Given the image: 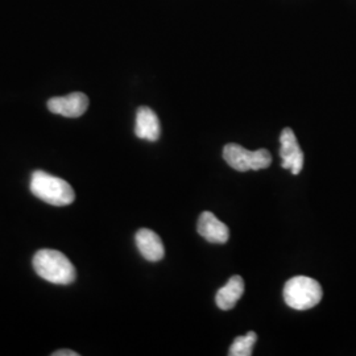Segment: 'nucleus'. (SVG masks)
Listing matches in <instances>:
<instances>
[{
    "label": "nucleus",
    "mask_w": 356,
    "mask_h": 356,
    "mask_svg": "<svg viewBox=\"0 0 356 356\" xmlns=\"http://www.w3.org/2000/svg\"><path fill=\"white\" fill-rule=\"evenodd\" d=\"M33 269L44 280L57 285H69L76 281V268L63 252L41 250L33 256Z\"/></svg>",
    "instance_id": "nucleus-1"
},
{
    "label": "nucleus",
    "mask_w": 356,
    "mask_h": 356,
    "mask_svg": "<svg viewBox=\"0 0 356 356\" xmlns=\"http://www.w3.org/2000/svg\"><path fill=\"white\" fill-rule=\"evenodd\" d=\"M29 188L38 200L53 206H67L76 200V193L69 182L42 170L32 175Z\"/></svg>",
    "instance_id": "nucleus-2"
},
{
    "label": "nucleus",
    "mask_w": 356,
    "mask_h": 356,
    "mask_svg": "<svg viewBox=\"0 0 356 356\" xmlns=\"http://www.w3.org/2000/svg\"><path fill=\"white\" fill-rule=\"evenodd\" d=\"M322 296L321 284L307 276L292 277L284 286L285 304L294 310H307L318 305Z\"/></svg>",
    "instance_id": "nucleus-3"
},
{
    "label": "nucleus",
    "mask_w": 356,
    "mask_h": 356,
    "mask_svg": "<svg viewBox=\"0 0 356 356\" xmlns=\"http://www.w3.org/2000/svg\"><path fill=\"white\" fill-rule=\"evenodd\" d=\"M223 157L231 168L238 172L260 170L272 164V156L267 149L261 148L257 151H248L239 144H227L223 148Z\"/></svg>",
    "instance_id": "nucleus-4"
},
{
    "label": "nucleus",
    "mask_w": 356,
    "mask_h": 356,
    "mask_svg": "<svg viewBox=\"0 0 356 356\" xmlns=\"http://www.w3.org/2000/svg\"><path fill=\"white\" fill-rule=\"evenodd\" d=\"M281 166L284 169H291L293 175H300L304 168V152L297 141L292 128L282 129L280 135Z\"/></svg>",
    "instance_id": "nucleus-5"
},
{
    "label": "nucleus",
    "mask_w": 356,
    "mask_h": 356,
    "mask_svg": "<svg viewBox=\"0 0 356 356\" xmlns=\"http://www.w3.org/2000/svg\"><path fill=\"white\" fill-rule=\"evenodd\" d=\"M89 98L83 92H72L66 97H56L48 101V108L53 114L65 118H79L86 113Z\"/></svg>",
    "instance_id": "nucleus-6"
},
{
    "label": "nucleus",
    "mask_w": 356,
    "mask_h": 356,
    "mask_svg": "<svg viewBox=\"0 0 356 356\" xmlns=\"http://www.w3.org/2000/svg\"><path fill=\"white\" fill-rule=\"evenodd\" d=\"M197 229L198 234L209 243L225 244L229 241V227L210 211H204L200 216Z\"/></svg>",
    "instance_id": "nucleus-7"
},
{
    "label": "nucleus",
    "mask_w": 356,
    "mask_h": 356,
    "mask_svg": "<svg viewBox=\"0 0 356 356\" xmlns=\"http://www.w3.org/2000/svg\"><path fill=\"white\" fill-rule=\"evenodd\" d=\"M135 241H136L138 250L140 251L143 257L147 259L148 261H160L164 257L165 248H164L163 241L152 229H139L136 232Z\"/></svg>",
    "instance_id": "nucleus-8"
},
{
    "label": "nucleus",
    "mask_w": 356,
    "mask_h": 356,
    "mask_svg": "<svg viewBox=\"0 0 356 356\" xmlns=\"http://www.w3.org/2000/svg\"><path fill=\"white\" fill-rule=\"evenodd\" d=\"M135 134L139 139L148 141L159 140L161 127L156 113L149 107H140L136 113Z\"/></svg>",
    "instance_id": "nucleus-9"
},
{
    "label": "nucleus",
    "mask_w": 356,
    "mask_h": 356,
    "mask_svg": "<svg viewBox=\"0 0 356 356\" xmlns=\"http://www.w3.org/2000/svg\"><path fill=\"white\" fill-rule=\"evenodd\" d=\"M244 293V281L241 276H232L227 284L220 288L216 296V304L222 310L234 309Z\"/></svg>",
    "instance_id": "nucleus-10"
},
{
    "label": "nucleus",
    "mask_w": 356,
    "mask_h": 356,
    "mask_svg": "<svg viewBox=\"0 0 356 356\" xmlns=\"http://www.w3.org/2000/svg\"><path fill=\"white\" fill-rule=\"evenodd\" d=\"M257 335L254 331H248L245 335L235 338V341L229 347V356H251L252 348L256 343Z\"/></svg>",
    "instance_id": "nucleus-11"
},
{
    "label": "nucleus",
    "mask_w": 356,
    "mask_h": 356,
    "mask_svg": "<svg viewBox=\"0 0 356 356\" xmlns=\"http://www.w3.org/2000/svg\"><path fill=\"white\" fill-rule=\"evenodd\" d=\"M53 356H78V354L72 350H58V351L53 353Z\"/></svg>",
    "instance_id": "nucleus-12"
}]
</instances>
